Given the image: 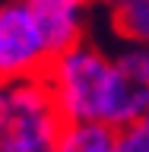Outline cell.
I'll list each match as a JSON object with an SVG mask.
<instances>
[{"label":"cell","instance_id":"6","mask_svg":"<svg viewBox=\"0 0 149 152\" xmlns=\"http://www.w3.org/2000/svg\"><path fill=\"white\" fill-rule=\"evenodd\" d=\"M57 152H121V127L105 121H67Z\"/></svg>","mask_w":149,"mask_h":152},{"label":"cell","instance_id":"4","mask_svg":"<svg viewBox=\"0 0 149 152\" xmlns=\"http://www.w3.org/2000/svg\"><path fill=\"white\" fill-rule=\"evenodd\" d=\"M51 64L45 38L29 13L26 0L0 3V79L32 70H45Z\"/></svg>","mask_w":149,"mask_h":152},{"label":"cell","instance_id":"3","mask_svg":"<svg viewBox=\"0 0 149 152\" xmlns=\"http://www.w3.org/2000/svg\"><path fill=\"white\" fill-rule=\"evenodd\" d=\"M149 114V45H127L111 57L105 124L127 127Z\"/></svg>","mask_w":149,"mask_h":152},{"label":"cell","instance_id":"2","mask_svg":"<svg viewBox=\"0 0 149 152\" xmlns=\"http://www.w3.org/2000/svg\"><path fill=\"white\" fill-rule=\"evenodd\" d=\"M67 121H102L111 83V57L92 41H79L70 51L57 54L45 66Z\"/></svg>","mask_w":149,"mask_h":152},{"label":"cell","instance_id":"1","mask_svg":"<svg viewBox=\"0 0 149 152\" xmlns=\"http://www.w3.org/2000/svg\"><path fill=\"white\" fill-rule=\"evenodd\" d=\"M64 127L45 70L0 79V152H57Z\"/></svg>","mask_w":149,"mask_h":152},{"label":"cell","instance_id":"7","mask_svg":"<svg viewBox=\"0 0 149 152\" xmlns=\"http://www.w3.org/2000/svg\"><path fill=\"white\" fill-rule=\"evenodd\" d=\"M114 32L130 45H149V0H105Z\"/></svg>","mask_w":149,"mask_h":152},{"label":"cell","instance_id":"8","mask_svg":"<svg viewBox=\"0 0 149 152\" xmlns=\"http://www.w3.org/2000/svg\"><path fill=\"white\" fill-rule=\"evenodd\" d=\"M121 152H149V114L121 130Z\"/></svg>","mask_w":149,"mask_h":152},{"label":"cell","instance_id":"5","mask_svg":"<svg viewBox=\"0 0 149 152\" xmlns=\"http://www.w3.org/2000/svg\"><path fill=\"white\" fill-rule=\"evenodd\" d=\"M92 0H26L38 32L45 38L48 57L70 51L86 38V13Z\"/></svg>","mask_w":149,"mask_h":152}]
</instances>
